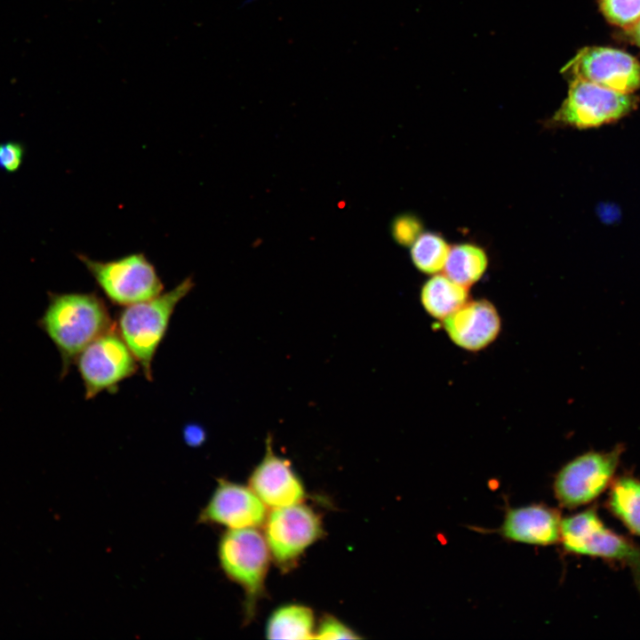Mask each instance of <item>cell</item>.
Returning a JSON list of instances; mask_svg holds the SVG:
<instances>
[{
	"instance_id": "1",
	"label": "cell",
	"mask_w": 640,
	"mask_h": 640,
	"mask_svg": "<svg viewBox=\"0 0 640 640\" xmlns=\"http://www.w3.org/2000/svg\"><path fill=\"white\" fill-rule=\"evenodd\" d=\"M37 326L54 344L64 378L78 355L114 327L108 309L95 292H48V304Z\"/></svg>"
},
{
	"instance_id": "2",
	"label": "cell",
	"mask_w": 640,
	"mask_h": 640,
	"mask_svg": "<svg viewBox=\"0 0 640 640\" xmlns=\"http://www.w3.org/2000/svg\"><path fill=\"white\" fill-rule=\"evenodd\" d=\"M194 285L193 279L187 277L166 292L125 306L118 315L116 329L148 380H152L153 358L164 338L174 309Z\"/></svg>"
},
{
	"instance_id": "3",
	"label": "cell",
	"mask_w": 640,
	"mask_h": 640,
	"mask_svg": "<svg viewBox=\"0 0 640 640\" xmlns=\"http://www.w3.org/2000/svg\"><path fill=\"white\" fill-rule=\"evenodd\" d=\"M560 542L569 554L600 558L629 569L640 593V546L607 527L595 507L562 518Z\"/></svg>"
},
{
	"instance_id": "4",
	"label": "cell",
	"mask_w": 640,
	"mask_h": 640,
	"mask_svg": "<svg viewBox=\"0 0 640 640\" xmlns=\"http://www.w3.org/2000/svg\"><path fill=\"white\" fill-rule=\"evenodd\" d=\"M637 106L632 93H622L592 82L572 78L566 98L545 123L548 128H598L620 121Z\"/></svg>"
},
{
	"instance_id": "5",
	"label": "cell",
	"mask_w": 640,
	"mask_h": 640,
	"mask_svg": "<svg viewBox=\"0 0 640 640\" xmlns=\"http://www.w3.org/2000/svg\"><path fill=\"white\" fill-rule=\"evenodd\" d=\"M625 446L608 451H588L566 462L556 474L553 492L567 509L588 505L609 489L616 477Z\"/></svg>"
},
{
	"instance_id": "6",
	"label": "cell",
	"mask_w": 640,
	"mask_h": 640,
	"mask_svg": "<svg viewBox=\"0 0 640 640\" xmlns=\"http://www.w3.org/2000/svg\"><path fill=\"white\" fill-rule=\"evenodd\" d=\"M77 257L113 304L125 307L163 292L160 276L142 252L111 260H97L80 253Z\"/></svg>"
},
{
	"instance_id": "7",
	"label": "cell",
	"mask_w": 640,
	"mask_h": 640,
	"mask_svg": "<svg viewBox=\"0 0 640 640\" xmlns=\"http://www.w3.org/2000/svg\"><path fill=\"white\" fill-rule=\"evenodd\" d=\"M269 548L255 528L229 529L218 544L221 570L245 593V613L250 618L263 589L269 563Z\"/></svg>"
},
{
	"instance_id": "8",
	"label": "cell",
	"mask_w": 640,
	"mask_h": 640,
	"mask_svg": "<svg viewBox=\"0 0 640 640\" xmlns=\"http://www.w3.org/2000/svg\"><path fill=\"white\" fill-rule=\"evenodd\" d=\"M75 363L86 399L93 398L102 391L116 392L118 384L132 376L139 367L115 325L84 348Z\"/></svg>"
},
{
	"instance_id": "9",
	"label": "cell",
	"mask_w": 640,
	"mask_h": 640,
	"mask_svg": "<svg viewBox=\"0 0 640 640\" xmlns=\"http://www.w3.org/2000/svg\"><path fill=\"white\" fill-rule=\"evenodd\" d=\"M265 523L269 551L281 566L293 563L323 534L319 516L300 503L273 508Z\"/></svg>"
},
{
	"instance_id": "10",
	"label": "cell",
	"mask_w": 640,
	"mask_h": 640,
	"mask_svg": "<svg viewBox=\"0 0 640 640\" xmlns=\"http://www.w3.org/2000/svg\"><path fill=\"white\" fill-rule=\"evenodd\" d=\"M562 72L571 79H584L622 93L640 89V63L631 55L612 48H583Z\"/></svg>"
},
{
	"instance_id": "11",
	"label": "cell",
	"mask_w": 640,
	"mask_h": 640,
	"mask_svg": "<svg viewBox=\"0 0 640 640\" xmlns=\"http://www.w3.org/2000/svg\"><path fill=\"white\" fill-rule=\"evenodd\" d=\"M266 511V505L250 486L219 478L213 492L199 513L197 522L224 526L228 530L255 528L265 523Z\"/></svg>"
},
{
	"instance_id": "12",
	"label": "cell",
	"mask_w": 640,
	"mask_h": 640,
	"mask_svg": "<svg viewBox=\"0 0 640 640\" xmlns=\"http://www.w3.org/2000/svg\"><path fill=\"white\" fill-rule=\"evenodd\" d=\"M442 324L449 340L468 352L488 348L501 331L500 315L495 305L486 299H469Z\"/></svg>"
},
{
	"instance_id": "13",
	"label": "cell",
	"mask_w": 640,
	"mask_h": 640,
	"mask_svg": "<svg viewBox=\"0 0 640 640\" xmlns=\"http://www.w3.org/2000/svg\"><path fill=\"white\" fill-rule=\"evenodd\" d=\"M250 488L271 508L300 503L305 497L304 486L290 461L275 453L271 436L266 439V452L249 478Z\"/></svg>"
},
{
	"instance_id": "14",
	"label": "cell",
	"mask_w": 640,
	"mask_h": 640,
	"mask_svg": "<svg viewBox=\"0 0 640 640\" xmlns=\"http://www.w3.org/2000/svg\"><path fill=\"white\" fill-rule=\"evenodd\" d=\"M560 512L544 504H531L507 510L500 528L510 541L534 546H550L560 541Z\"/></svg>"
},
{
	"instance_id": "15",
	"label": "cell",
	"mask_w": 640,
	"mask_h": 640,
	"mask_svg": "<svg viewBox=\"0 0 640 640\" xmlns=\"http://www.w3.org/2000/svg\"><path fill=\"white\" fill-rule=\"evenodd\" d=\"M420 300L426 313L442 322L469 300L468 288L438 273L422 284Z\"/></svg>"
},
{
	"instance_id": "16",
	"label": "cell",
	"mask_w": 640,
	"mask_h": 640,
	"mask_svg": "<svg viewBox=\"0 0 640 640\" xmlns=\"http://www.w3.org/2000/svg\"><path fill=\"white\" fill-rule=\"evenodd\" d=\"M608 490L607 510L628 532L640 537V479L623 474L614 478Z\"/></svg>"
},
{
	"instance_id": "17",
	"label": "cell",
	"mask_w": 640,
	"mask_h": 640,
	"mask_svg": "<svg viewBox=\"0 0 640 640\" xmlns=\"http://www.w3.org/2000/svg\"><path fill=\"white\" fill-rule=\"evenodd\" d=\"M488 262L487 254L481 246L462 243L450 248L443 271L456 283L469 288L483 277Z\"/></svg>"
},
{
	"instance_id": "18",
	"label": "cell",
	"mask_w": 640,
	"mask_h": 640,
	"mask_svg": "<svg viewBox=\"0 0 640 640\" xmlns=\"http://www.w3.org/2000/svg\"><path fill=\"white\" fill-rule=\"evenodd\" d=\"M315 618L312 610L300 604L278 607L270 615L266 636L269 639L314 638Z\"/></svg>"
},
{
	"instance_id": "19",
	"label": "cell",
	"mask_w": 640,
	"mask_h": 640,
	"mask_svg": "<svg viewBox=\"0 0 640 640\" xmlns=\"http://www.w3.org/2000/svg\"><path fill=\"white\" fill-rule=\"evenodd\" d=\"M450 248L442 235L422 232L411 245L410 256L420 272L432 276L444 270Z\"/></svg>"
},
{
	"instance_id": "20",
	"label": "cell",
	"mask_w": 640,
	"mask_h": 640,
	"mask_svg": "<svg viewBox=\"0 0 640 640\" xmlns=\"http://www.w3.org/2000/svg\"><path fill=\"white\" fill-rule=\"evenodd\" d=\"M605 17L613 24L629 28L640 20V0H600Z\"/></svg>"
},
{
	"instance_id": "21",
	"label": "cell",
	"mask_w": 640,
	"mask_h": 640,
	"mask_svg": "<svg viewBox=\"0 0 640 640\" xmlns=\"http://www.w3.org/2000/svg\"><path fill=\"white\" fill-rule=\"evenodd\" d=\"M422 232V221L412 213L400 214L391 223L392 237L402 246H411Z\"/></svg>"
},
{
	"instance_id": "22",
	"label": "cell",
	"mask_w": 640,
	"mask_h": 640,
	"mask_svg": "<svg viewBox=\"0 0 640 640\" xmlns=\"http://www.w3.org/2000/svg\"><path fill=\"white\" fill-rule=\"evenodd\" d=\"M315 633L314 638L318 639L360 638L352 629L332 616L323 618Z\"/></svg>"
},
{
	"instance_id": "23",
	"label": "cell",
	"mask_w": 640,
	"mask_h": 640,
	"mask_svg": "<svg viewBox=\"0 0 640 640\" xmlns=\"http://www.w3.org/2000/svg\"><path fill=\"white\" fill-rule=\"evenodd\" d=\"M25 148L19 141L0 143V170L9 173L17 172L23 162Z\"/></svg>"
},
{
	"instance_id": "24",
	"label": "cell",
	"mask_w": 640,
	"mask_h": 640,
	"mask_svg": "<svg viewBox=\"0 0 640 640\" xmlns=\"http://www.w3.org/2000/svg\"><path fill=\"white\" fill-rule=\"evenodd\" d=\"M184 440L190 446L201 445L205 440L204 429L196 424H189L183 430Z\"/></svg>"
},
{
	"instance_id": "25",
	"label": "cell",
	"mask_w": 640,
	"mask_h": 640,
	"mask_svg": "<svg viewBox=\"0 0 640 640\" xmlns=\"http://www.w3.org/2000/svg\"><path fill=\"white\" fill-rule=\"evenodd\" d=\"M628 35L631 41L640 47V20L628 28Z\"/></svg>"
}]
</instances>
